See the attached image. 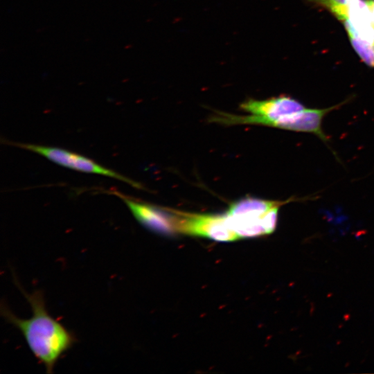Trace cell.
Listing matches in <instances>:
<instances>
[{
	"instance_id": "cell-3",
	"label": "cell",
	"mask_w": 374,
	"mask_h": 374,
	"mask_svg": "<svg viewBox=\"0 0 374 374\" xmlns=\"http://www.w3.org/2000/svg\"><path fill=\"white\" fill-rule=\"evenodd\" d=\"M313 199L311 197H292L285 201H278L246 197L232 203L226 213L239 239L267 235L276 229L281 206L293 201Z\"/></svg>"
},
{
	"instance_id": "cell-5",
	"label": "cell",
	"mask_w": 374,
	"mask_h": 374,
	"mask_svg": "<svg viewBox=\"0 0 374 374\" xmlns=\"http://www.w3.org/2000/svg\"><path fill=\"white\" fill-rule=\"evenodd\" d=\"M14 145L39 154L50 161L69 168L81 172L95 173L113 177L129 184L132 186L136 188L141 187L138 183L134 181L133 180L128 179L127 177H124L112 170L106 168L85 157L73 153L68 150L35 144L17 143H14Z\"/></svg>"
},
{
	"instance_id": "cell-1",
	"label": "cell",
	"mask_w": 374,
	"mask_h": 374,
	"mask_svg": "<svg viewBox=\"0 0 374 374\" xmlns=\"http://www.w3.org/2000/svg\"><path fill=\"white\" fill-rule=\"evenodd\" d=\"M16 285L30 304L32 317L27 319L18 317L3 302L0 307L1 315L20 331L34 357L44 366L46 373L51 374L59 359L77 342V338L49 314L41 290L29 294L17 281Z\"/></svg>"
},
{
	"instance_id": "cell-4",
	"label": "cell",
	"mask_w": 374,
	"mask_h": 374,
	"mask_svg": "<svg viewBox=\"0 0 374 374\" xmlns=\"http://www.w3.org/2000/svg\"><path fill=\"white\" fill-rule=\"evenodd\" d=\"M170 209L175 233L203 237L217 242H233L239 239L226 213H193Z\"/></svg>"
},
{
	"instance_id": "cell-6",
	"label": "cell",
	"mask_w": 374,
	"mask_h": 374,
	"mask_svg": "<svg viewBox=\"0 0 374 374\" xmlns=\"http://www.w3.org/2000/svg\"><path fill=\"white\" fill-rule=\"evenodd\" d=\"M114 194L123 199L134 218L148 230L163 235L175 233L170 208L141 202L118 191Z\"/></svg>"
},
{
	"instance_id": "cell-7",
	"label": "cell",
	"mask_w": 374,
	"mask_h": 374,
	"mask_svg": "<svg viewBox=\"0 0 374 374\" xmlns=\"http://www.w3.org/2000/svg\"><path fill=\"white\" fill-rule=\"evenodd\" d=\"M317 6H321L338 19L344 21L346 20L352 10L361 0H309Z\"/></svg>"
},
{
	"instance_id": "cell-2",
	"label": "cell",
	"mask_w": 374,
	"mask_h": 374,
	"mask_svg": "<svg viewBox=\"0 0 374 374\" xmlns=\"http://www.w3.org/2000/svg\"><path fill=\"white\" fill-rule=\"evenodd\" d=\"M240 108L250 114L221 112L215 114L212 121L225 125H261L300 132L307 107L296 99L282 95L260 100L249 99L240 105Z\"/></svg>"
},
{
	"instance_id": "cell-8",
	"label": "cell",
	"mask_w": 374,
	"mask_h": 374,
	"mask_svg": "<svg viewBox=\"0 0 374 374\" xmlns=\"http://www.w3.org/2000/svg\"><path fill=\"white\" fill-rule=\"evenodd\" d=\"M366 1L370 11L372 22L374 25V0H366Z\"/></svg>"
}]
</instances>
